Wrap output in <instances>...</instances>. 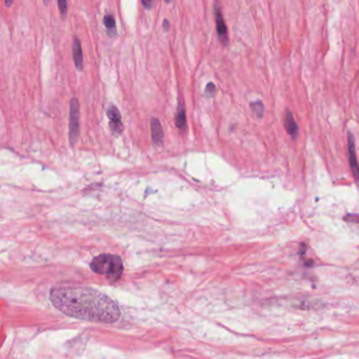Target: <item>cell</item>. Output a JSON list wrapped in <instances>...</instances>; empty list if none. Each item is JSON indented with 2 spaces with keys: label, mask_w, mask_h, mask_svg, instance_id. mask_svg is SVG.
<instances>
[{
  "label": "cell",
  "mask_w": 359,
  "mask_h": 359,
  "mask_svg": "<svg viewBox=\"0 0 359 359\" xmlns=\"http://www.w3.org/2000/svg\"><path fill=\"white\" fill-rule=\"evenodd\" d=\"M165 2H166V3H168V4H169V3H171V0H165Z\"/></svg>",
  "instance_id": "obj_19"
},
{
  "label": "cell",
  "mask_w": 359,
  "mask_h": 359,
  "mask_svg": "<svg viewBox=\"0 0 359 359\" xmlns=\"http://www.w3.org/2000/svg\"><path fill=\"white\" fill-rule=\"evenodd\" d=\"M282 120L286 133H288V134L293 138H296L297 134H298V126H297L293 116V113L290 110L285 111Z\"/></svg>",
  "instance_id": "obj_8"
},
{
  "label": "cell",
  "mask_w": 359,
  "mask_h": 359,
  "mask_svg": "<svg viewBox=\"0 0 359 359\" xmlns=\"http://www.w3.org/2000/svg\"><path fill=\"white\" fill-rule=\"evenodd\" d=\"M216 86H215L213 83H209L206 87V89H204V94H206L207 97L211 98V97H214L215 94H216Z\"/></svg>",
  "instance_id": "obj_14"
},
{
  "label": "cell",
  "mask_w": 359,
  "mask_h": 359,
  "mask_svg": "<svg viewBox=\"0 0 359 359\" xmlns=\"http://www.w3.org/2000/svg\"><path fill=\"white\" fill-rule=\"evenodd\" d=\"M91 269L96 274L108 277V279L111 281H116L124 272V263L119 256L101 254L92 260Z\"/></svg>",
  "instance_id": "obj_2"
},
{
  "label": "cell",
  "mask_w": 359,
  "mask_h": 359,
  "mask_svg": "<svg viewBox=\"0 0 359 359\" xmlns=\"http://www.w3.org/2000/svg\"><path fill=\"white\" fill-rule=\"evenodd\" d=\"M107 115L109 117L110 120V129L113 132V134L115 135H120L122 131H124V125H122V120H121V115L119 110L115 107V106H110L108 111H107Z\"/></svg>",
  "instance_id": "obj_5"
},
{
  "label": "cell",
  "mask_w": 359,
  "mask_h": 359,
  "mask_svg": "<svg viewBox=\"0 0 359 359\" xmlns=\"http://www.w3.org/2000/svg\"><path fill=\"white\" fill-rule=\"evenodd\" d=\"M347 153H348V162H350L352 173L355 179L359 182V166L355 152V138L351 132H347Z\"/></svg>",
  "instance_id": "obj_6"
},
{
  "label": "cell",
  "mask_w": 359,
  "mask_h": 359,
  "mask_svg": "<svg viewBox=\"0 0 359 359\" xmlns=\"http://www.w3.org/2000/svg\"><path fill=\"white\" fill-rule=\"evenodd\" d=\"M5 4H6V7H7V8L12 7V5H13V0H5Z\"/></svg>",
  "instance_id": "obj_17"
},
{
  "label": "cell",
  "mask_w": 359,
  "mask_h": 359,
  "mask_svg": "<svg viewBox=\"0 0 359 359\" xmlns=\"http://www.w3.org/2000/svg\"><path fill=\"white\" fill-rule=\"evenodd\" d=\"M151 132H152V141L155 146H160L163 140V130L160 121L157 118L151 119Z\"/></svg>",
  "instance_id": "obj_9"
},
{
  "label": "cell",
  "mask_w": 359,
  "mask_h": 359,
  "mask_svg": "<svg viewBox=\"0 0 359 359\" xmlns=\"http://www.w3.org/2000/svg\"><path fill=\"white\" fill-rule=\"evenodd\" d=\"M79 119H80V108L77 98H72L70 104V124H69V136L72 146L75 145L79 137Z\"/></svg>",
  "instance_id": "obj_3"
},
{
  "label": "cell",
  "mask_w": 359,
  "mask_h": 359,
  "mask_svg": "<svg viewBox=\"0 0 359 359\" xmlns=\"http://www.w3.org/2000/svg\"><path fill=\"white\" fill-rule=\"evenodd\" d=\"M104 24L107 28L108 31V35L110 37H114L117 34V29H116V22L115 18L113 15L108 14L104 17Z\"/></svg>",
  "instance_id": "obj_11"
},
{
  "label": "cell",
  "mask_w": 359,
  "mask_h": 359,
  "mask_svg": "<svg viewBox=\"0 0 359 359\" xmlns=\"http://www.w3.org/2000/svg\"><path fill=\"white\" fill-rule=\"evenodd\" d=\"M163 29H165V31H168V30L170 29V23H169V20H167V19L163 20Z\"/></svg>",
  "instance_id": "obj_16"
},
{
  "label": "cell",
  "mask_w": 359,
  "mask_h": 359,
  "mask_svg": "<svg viewBox=\"0 0 359 359\" xmlns=\"http://www.w3.org/2000/svg\"><path fill=\"white\" fill-rule=\"evenodd\" d=\"M44 3H45V5H46V6H48V5H49V3H50V0H44Z\"/></svg>",
  "instance_id": "obj_18"
},
{
  "label": "cell",
  "mask_w": 359,
  "mask_h": 359,
  "mask_svg": "<svg viewBox=\"0 0 359 359\" xmlns=\"http://www.w3.org/2000/svg\"><path fill=\"white\" fill-rule=\"evenodd\" d=\"M175 125L180 130L183 131L187 128V118H186V110L183 108V105L179 104L177 109V114L175 117Z\"/></svg>",
  "instance_id": "obj_10"
},
{
  "label": "cell",
  "mask_w": 359,
  "mask_h": 359,
  "mask_svg": "<svg viewBox=\"0 0 359 359\" xmlns=\"http://www.w3.org/2000/svg\"><path fill=\"white\" fill-rule=\"evenodd\" d=\"M251 110L254 112V114L258 118H262L264 114V105L261 100L252 101L250 104Z\"/></svg>",
  "instance_id": "obj_12"
},
{
  "label": "cell",
  "mask_w": 359,
  "mask_h": 359,
  "mask_svg": "<svg viewBox=\"0 0 359 359\" xmlns=\"http://www.w3.org/2000/svg\"><path fill=\"white\" fill-rule=\"evenodd\" d=\"M50 298L56 309L77 319L113 323L120 317L114 300L88 286L58 285L51 290Z\"/></svg>",
  "instance_id": "obj_1"
},
{
  "label": "cell",
  "mask_w": 359,
  "mask_h": 359,
  "mask_svg": "<svg viewBox=\"0 0 359 359\" xmlns=\"http://www.w3.org/2000/svg\"><path fill=\"white\" fill-rule=\"evenodd\" d=\"M154 2H155V0H141L142 6L145 7L147 10H151L153 8Z\"/></svg>",
  "instance_id": "obj_15"
},
{
  "label": "cell",
  "mask_w": 359,
  "mask_h": 359,
  "mask_svg": "<svg viewBox=\"0 0 359 359\" xmlns=\"http://www.w3.org/2000/svg\"><path fill=\"white\" fill-rule=\"evenodd\" d=\"M214 15H215V23H216V31L218 38L223 46L229 45V35H228V29L225 26L224 19L221 13V9L216 0V3L214 5Z\"/></svg>",
  "instance_id": "obj_4"
},
{
  "label": "cell",
  "mask_w": 359,
  "mask_h": 359,
  "mask_svg": "<svg viewBox=\"0 0 359 359\" xmlns=\"http://www.w3.org/2000/svg\"><path fill=\"white\" fill-rule=\"evenodd\" d=\"M57 3H58V8L61 17L65 19L68 14V2L67 0H57Z\"/></svg>",
  "instance_id": "obj_13"
},
{
  "label": "cell",
  "mask_w": 359,
  "mask_h": 359,
  "mask_svg": "<svg viewBox=\"0 0 359 359\" xmlns=\"http://www.w3.org/2000/svg\"><path fill=\"white\" fill-rule=\"evenodd\" d=\"M72 51H73V60L74 65L78 71L84 70V54L81 49V43L78 37L73 38V45H72Z\"/></svg>",
  "instance_id": "obj_7"
}]
</instances>
